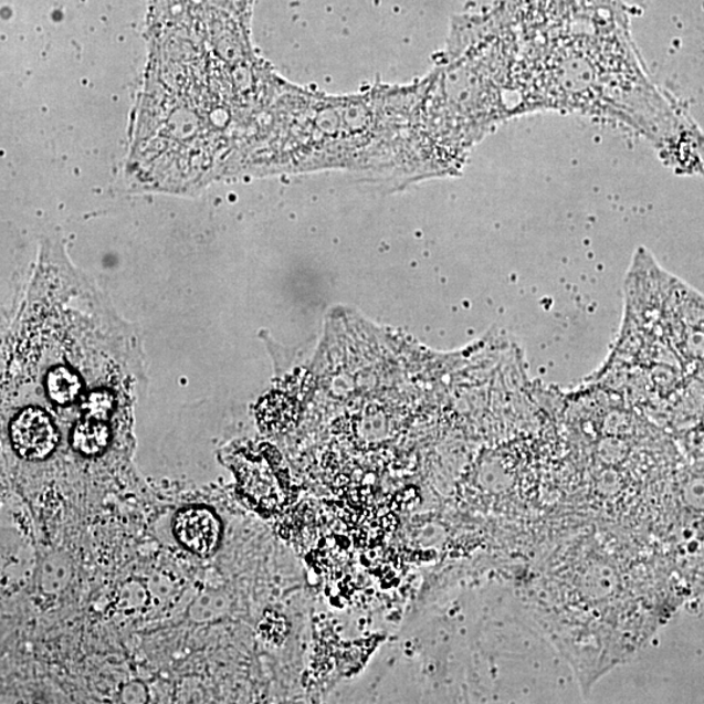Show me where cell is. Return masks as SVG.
<instances>
[{"label":"cell","instance_id":"cell-1","mask_svg":"<svg viewBox=\"0 0 704 704\" xmlns=\"http://www.w3.org/2000/svg\"><path fill=\"white\" fill-rule=\"evenodd\" d=\"M10 434L14 452L27 461L46 460L60 444L53 419L38 406H29L14 416Z\"/></svg>","mask_w":704,"mask_h":704},{"label":"cell","instance_id":"cell-2","mask_svg":"<svg viewBox=\"0 0 704 704\" xmlns=\"http://www.w3.org/2000/svg\"><path fill=\"white\" fill-rule=\"evenodd\" d=\"M178 540L196 555L208 556L220 543L221 524L216 514L206 507H188L174 521Z\"/></svg>","mask_w":704,"mask_h":704}]
</instances>
